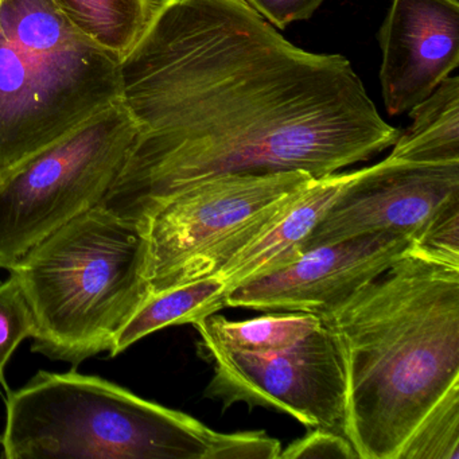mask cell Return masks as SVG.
<instances>
[{"label":"cell","mask_w":459,"mask_h":459,"mask_svg":"<svg viewBox=\"0 0 459 459\" xmlns=\"http://www.w3.org/2000/svg\"><path fill=\"white\" fill-rule=\"evenodd\" d=\"M120 101L138 136L100 206L141 224L208 179L322 178L400 134L343 56L295 47L246 0H158L120 61Z\"/></svg>","instance_id":"1"},{"label":"cell","mask_w":459,"mask_h":459,"mask_svg":"<svg viewBox=\"0 0 459 459\" xmlns=\"http://www.w3.org/2000/svg\"><path fill=\"white\" fill-rule=\"evenodd\" d=\"M319 318L342 351L359 459H399L420 421L459 389V264L411 243Z\"/></svg>","instance_id":"2"},{"label":"cell","mask_w":459,"mask_h":459,"mask_svg":"<svg viewBox=\"0 0 459 459\" xmlns=\"http://www.w3.org/2000/svg\"><path fill=\"white\" fill-rule=\"evenodd\" d=\"M7 459H278L265 431L224 434L96 376L39 372L9 392Z\"/></svg>","instance_id":"3"},{"label":"cell","mask_w":459,"mask_h":459,"mask_svg":"<svg viewBox=\"0 0 459 459\" xmlns=\"http://www.w3.org/2000/svg\"><path fill=\"white\" fill-rule=\"evenodd\" d=\"M146 227L98 205L9 268L34 319L33 351L74 365L111 351L149 295Z\"/></svg>","instance_id":"4"},{"label":"cell","mask_w":459,"mask_h":459,"mask_svg":"<svg viewBox=\"0 0 459 459\" xmlns=\"http://www.w3.org/2000/svg\"><path fill=\"white\" fill-rule=\"evenodd\" d=\"M120 101V60L49 0L0 7V177Z\"/></svg>","instance_id":"5"},{"label":"cell","mask_w":459,"mask_h":459,"mask_svg":"<svg viewBox=\"0 0 459 459\" xmlns=\"http://www.w3.org/2000/svg\"><path fill=\"white\" fill-rule=\"evenodd\" d=\"M138 127L117 101L0 177V268L100 205L135 144Z\"/></svg>","instance_id":"6"},{"label":"cell","mask_w":459,"mask_h":459,"mask_svg":"<svg viewBox=\"0 0 459 459\" xmlns=\"http://www.w3.org/2000/svg\"><path fill=\"white\" fill-rule=\"evenodd\" d=\"M200 351L214 362L206 396L225 407L246 403L281 411L308 429H324L349 440L342 351L324 324L294 345L270 353L217 346H200Z\"/></svg>","instance_id":"7"},{"label":"cell","mask_w":459,"mask_h":459,"mask_svg":"<svg viewBox=\"0 0 459 459\" xmlns=\"http://www.w3.org/2000/svg\"><path fill=\"white\" fill-rule=\"evenodd\" d=\"M305 171L235 174L195 185L144 221L150 292L169 289L195 257L310 184Z\"/></svg>","instance_id":"8"},{"label":"cell","mask_w":459,"mask_h":459,"mask_svg":"<svg viewBox=\"0 0 459 459\" xmlns=\"http://www.w3.org/2000/svg\"><path fill=\"white\" fill-rule=\"evenodd\" d=\"M459 206V162L416 163L386 157L354 171L302 251L380 232L415 238L429 222Z\"/></svg>","instance_id":"9"},{"label":"cell","mask_w":459,"mask_h":459,"mask_svg":"<svg viewBox=\"0 0 459 459\" xmlns=\"http://www.w3.org/2000/svg\"><path fill=\"white\" fill-rule=\"evenodd\" d=\"M412 240L405 233L380 232L307 249L289 267L230 290L225 305L321 316L380 275Z\"/></svg>","instance_id":"10"},{"label":"cell","mask_w":459,"mask_h":459,"mask_svg":"<svg viewBox=\"0 0 459 459\" xmlns=\"http://www.w3.org/2000/svg\"><path fill=\"white\" fill-rule=\"evenodd\" d=\"M378 42L384 104L399 117L458 68V0H392Z\"/></svg>","instance_id":"11"},{"label":"cell","mask_w":459,"mask_h":459,"mask_svg":"<svg viewBox=\"0 0 459 459\" xmlns=\"http://www.w3.org/2000/svg\"><path fill=\"white\" fill-rule=\"evenodd\" d=\"M353 174L349 171L314 178L214 276L221 279L230 291L244 281L270 275L297 262L302 256L306 238Z\"/></svg>","instance_id":"12"},{"label":"cell","mask_w":459,"mask_h":459,"mask_svg":"<svg viewBox=\"0 0 459 459\" xmlns=\"http://www.w3.org/2000/svg\"><path fill=\"white\" fill-rule=\"evenodd\" d=\"M227 292L224 281L216 276L149 292L115 338L109 354L117 356L158 330L174 325H193L217 313L227 307Z\"/></svg>","instance_id":"13"},{"label":"cell","mask_w":459,"mask_h":459,"mask_svg":"<svg viewBox=\"0 0 459 459\" xmlns=\"http://www.w3.org/2000/svg\"><path fill=\"white\" fill-rule=\"evenodd\" d=\"M410 127L392 144V160L459 162V79L447 77L410 112Z\"/></svg>","instance_id":"14"},{"label":"cell","mask_w":459,"mask_h":459,"mask_svg":"<svg viewBox=\"0 0 459 459\" xmlns=\"http://www.w3.org/2000/svg\"><path fill=\"white\" fill-rule=\"evenodd\" d=\"M77 34L122 61L135 47L158 0H49Z\"/></svg>","instance_id":"15"},{"label":"cell","mask_w":459,"mask_h":459,"mask_svg":"<svg viewBox=\"0 0 459 459\" xmlns=\"http://www.w3.org/2000/svg\"><path fill=\"white\" fill-rule=\"evenodd\" d=\"M319 316L298 311H271L246 321H230L217 313L193 324L200 346H217L243 353H270L294 345L321 326Z\"/></svg>","instance_id":"16"},{"label":"cell","mask_w":459,"mask_h":459,"mask_svg":"<svg viewBox=\"0 0 459 459\" xmlns=\"http://www.w3.org/2000/svg\"><path fill=\"white\" fill-rule=\"evenodd\" d=\"M399 459H459V389L446 394L420 421Z\"/></svg>","instance_id":"17"},{"label":"cell","mask_w":459,"mask_h":459,"mask_svg":"<svg viewBox=\"0 0 459 459\" xmlns=\"http://www.w3.org/2000/svg\"><path fill=\"white\" fill-rule=\"evenodd\" d=\"M36 326L15 276L10 273L0 283V381H4V369L18 345L26 338H33Z\"/></svg>","instance_id":"18"},{"label":"cell","mask_w":459,"mask_h":459,"mask_svg":"<svg viewBox=\"0 0 459 459\" xmlns=\"http://www.w3.org/2000/svg\"><path fill=\"white\" fill-rule=\"evenodd\" d=\"M359 459L346 437L324 429H311L302 437L281 448L279 459Z\"/></svg>","instance_id":"19"},{"label":"cell","mask_w":459,"mask_h":459,"mask_svg":"<svg viewBox=\"0 0 459 459\" xmlns=\"http://www.w3.org/2000/svg\"><path fill=\"white\" fill-rule=\"evenodd\" d=\"M273 28L286 29L297 21L313 17L325 0H246Z\"/></svg>","instance_id":"20"},{"label":"cell","mask_w":459,"mask_h":459,"mask_svg":"<svg viewBox=\"0 0 459 459\" xmlns=\"http://www.w3.org/2000/svg\"><path fill=\"white\" fill-rule=\"evenodd\" d=\"M2 4H4V0H0V7H2Z\"/></svg>","instance_id":"21"},{"label":"cell","mask_w":459,"mask_h":459,"mask_svg":"<svg viewBox=\"0 0 459 459\" xmlns=\"http://www.w3.org/2000/svg\"><path fill=\"white\" fill-rule=\"evenodd\" d=\"M0 439H2V437H0Z\"/></svg>","instance_id":"22"}]
</instances>
